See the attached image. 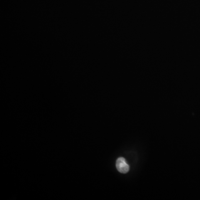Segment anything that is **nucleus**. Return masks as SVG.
Returning a JSON list of instances; mask_svg holds the SVG:
<instances>
[{"mask_svg":"<svg viewBox=\"0 0 200 200\" xmlns=\"http://www.w3.org/2000/svg\"><path fill=\"white\" fill-rule=\"evenodd\" d=\"M116 168L120 172L126 173L129 172L130 167L126 160L123 157H120L116 161Z\"/></svg>","mask_w":200,"mask_h":200,"instance_id":"1","label":"nucleus"}]
</instances>
